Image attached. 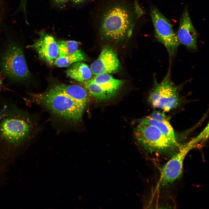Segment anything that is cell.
I'll use <instances>...</instances> for the list:
<instances>
[{
	"label": "cell",
	"instance_id": "obj_14",
	"mask_svg": "<svg viewBox=\"0 0 209 209\" xmlns=\"http://www.w3.org/2000/svg\"><path fill=\"white\" fill-rule=\"evenodd\" d=\"M65 94L77 103L86 108L89 101L88 93L85 89L78 84H60L53 87Z\"/></svg>",
	"mask_w": 209,
	"mask_h": 209
},
{
	"label": "cell",
	"instance_id": "obj_15",
	"mask_svg": "<svg viewBox=\"0 0 209 209\" xmlns=\"http://www.w3.org/2000/svg\"><path fill=\"white\" fill-rule=\"evenodd\" d=\"M67 75L75 80L82 83L91 78L92 72L88 65L83 61L76 62L66 71Z\"/></svg>",
	"mask_w": 209,
	"mask_h": 209
},
{
	"label": "cell",
	"instance_id": "obj_17",
	"mask_svg": "<svg viewBox=\"0 0 209 209\" xmlns=\"http://www.w3.org/2000/svg\"><path fill=\"white\" fill-rule=\"evenodd\" d=\"M57 43L58 56L71 55L75 53L78 49L79 43L75 41L59 40Z\"/></svg>",
	"mask_w": 209,
	"mask_h": 209
},
{
	"label": "cell",
	"instance_id": "obj_12",
	"mask_svg": "<svg viewBox=\"0 0 209 209\" xmlns=\"http://www.w3.org/2000/svg\"><path fill=\"white\" fill-rule=\"evenodd\" d=\"M197 33L190 19L187 7H185L181 16L177 35L179 43L190 49L197 48Z\"/></svg>",
	"mask_w": 209,
	"mask_h": 209
},
{
	"label": "cell",
	"instance_id": "obj_21",
	"mask_svg": "<svg viewBox=\"0 0 209 209\" xmlns=\"http://www.w3.org/2000/svg\"><path fill=\"white\" fill-rule=\"evenodd\" d=\"M2 84V80L1 77L0 73V88L1 87Z\"/></svg>",
	"mask_w": 209,
	"mask_h": 209
},
{
	"label": "cell",
	"instance_id": "obj_6",
	"mask_svg": "<svg viewBox=\"0 0 209 209\" xmlns=\"http://www.w3.org/2000/svg\"><path fill=\"white\" fill-rule=\"evenodd\" d=\"M170 70L163 81L158 82L154 78V85L148 101L154 107L168 111L179 104L180 98L178 88L171 81Z\"/></svg>",
	"mask_w": 209,
	"mask_h": 209
},
{
	"label": "cell",
	"instance_id": "obj_4",
	"mask_svg": "<svg viewBox=\"0 0 209 209\" xmlns=\"http://www.w3.org/2000/svg\"><path fill=\"white\" fill-rule=\"evenodd\" d=\"M134 133L137 143L148 152H169L179 145L167 138L153 125L139 123Z\"/></svg>",
	"mask_w": 209,
	"mask_h": 209
},
{
	"label": "cell",
	"instance_id": "obj_11",
	"mask_svg": "<svg viewBox=\"0 0 209 209\" xmlns=\"http://www.w3.org/2000/svg\"><path fill=\"white\" fill-rule=\"evenodd\" d=\"M120 67V62L116 53L107 46L103 48L98 58L91 66L92 73L95 76L115 73Z\"/></svg>",
	"mask_w": 209,
	"mask_h": 209
},
{
	"label": "cell",
	"instance_id": "obj_1",
	"mask_svg": "<svg viewBox=\"0 0 209 209\" xmlns=\"http://www.w3.org/2000/svg\"><path fill=\"white\" fill-rule=\"evenodd\" d=\"M96 26L103 39L118 42L132 36L144 14L138 0H98Z\"/></svg>",
	"mask_w": 209,
	"mask_h": 209
},
{
	"label": "cell",
	"instance_id": "obj_13",
	"mask_svg": "<svg viewBox=\"0 0 209 209\" xmlns=\"http://www.w3.org/2000/svg\"><path fill=\"white\" fill-rule=\"evenodd\" d=\"M169 119L164 113L158 111H154L149 116L141 119L139 123L156 127L167 138L175 143L179 144Z\"/></svg>",
	"mask_w": 209,
	"mask_h": 209
},
{
	"label": "cell",
	"instance_id": "obj_3",
	"mask_svg": "<svg viewBox=\"0 0 209 209\" xmlns=\"http://www.w3.org/2000/svg\"><path fill=\"white\" fill-rule=\"evenodd\" d=\"M0 116V138L12 144L23 142L30 137L33 125L28 116L19 111H8Z\"/></svg>",
	"mask_w": 209,
	"mask_h": 209
},
{
	"label": "cell",
	"instance_id": "obj_20",
	"mask_svg": "<svg viewBox=\"0 0 209 209\" xmlns=\"http://www.w3.org/2000/svg\"><path fill=\"white\" fill-rule=\"evenodd\" d=\"M73 2L75 3L80 4L84 2L86 0H72Z\"/></svg>",
	"mask_w": 209,
	"mask_h": 209
},
{
	"label": "cell",
	"instance_id": "obj_2",
	"mask_svg": "<svg viewBox=\"0 0 209 209\" xmlns=\"http://www.w3.org/2000/svg\"><path fill=\"white\" fill-rule=\"evenodd\" d=\"M30 100L44 107L65 120L77 122L85 109L65 94L53 87L44 93L30 94Z\"/></svg>",
	"mask_w": 209,
	"mask_h": 209
},
{
	"label": "cell",
	"instance_id": "obj_8",
	"mask_svg": "<svg viewBox=\"0 0 209 209\" xmlns=\"http://www.w3.org/2000/svg\"><path fill=\"white\" fill-rule=\"evenodd\" d=\"M150 15L156 37L166 48L170 57H173L180 43L177 35L168 20L156 8L151 7Z\"/></svg>",
	"mask_w": 209,
	"mask_h": 209
},
{
	"label": "cell",
	"instance_id": "obj_7",
	"mask_svg": "<svg viewBox=\"0 0 209 209\" xmlns=\"http://www.w3.org/2000/svg\"><path fill=\"white\" fill-rule=\"evenodd\" d=\"M80 83L96 100L101 101L109 100L115 96L124 81L115 78L110 74H102Z\"/></svg>",
	"mask_w": 209,
	"mask_h": 209
},
{
	"label": "cell",
	"instance_id": "obj_16",
	"mask_svg": "<svg viewBox=\"0 0 209 209\" xmlns=\"http://www.w3.org/2000/svg\"><path fill=\"white\" fill-rule=\"evenodd\" d=\"M86 60L85 54L80 49H78L75 53L71 55L58 56L55 60L53 64L59 67H66L78 62Z\"/></svg>",
	"mask_w": 209,
	"mask_h": 209
},
{
	"label": "cell",
	"instance_id": "obj_5",
	"mask_svg": "<svg viewBox=\"0 0 209 209\" xmlns=\"http://www.w3.org/2000/svg\"><path fill=\"white\" fill-rule=\"evenodd\" d=\"M2 73L15 82L26 81L30 75L22 49L18 44L9 45L2 54L0 62Z\"/></svg>",
	"mask_w": 209,
	"mask_h": 209
},
{
	"label": "cell",
	"instance_id": "obj_9",
	"mask_svg": "<svg viewBox=\"0 0 209 209\" xmlns=\"http://www.w3.org/2000/svg\"><path fill=\"white\" fill-rule=\"evenodd\" d=\"M197 139L193 140L181 147L165 164L161 170L159 185H164L171 183L180 176L185 158L189 151L198 142Z\"/></svg>",
	"mask_w": 209,
	"mask_h": 209
},
{
	"label": "cell",
	"instance_id": "obj_19",
	"mask_svg": "<svg viewBox=\"0 0 209 209\" xmlns=\"http://www.w3.org/2000/svg\"><path fill=\"white\" fill-rule=\"evenodd\" d=\"M22 7L24 9V14H26V8L27 0H22Z\"/></svg>",
	"mask_w": 209,
	"mask_h": 209
},
{
	"label": "cell",
	"instance_id": "obj_18",
	"mask_svg": "<svg viewBox=\"0 0 209 209\" xmlns=\"http://www.w3.org/2000/svg\"><path fill=\"white\" fill-rule=\"evenodd\" d=\"M56 4L58 5L63 4L70 0H53Z\"/></svg>",
	"mask_w": 209,
	"mask_h": 209
},
{
	"label": "cell",
	"instance_id": "obj_10",
	"mask_svg": "<svg viewBox=\"0 0 209 209\" xmlns=\"http://www.w3.org/2000/svg\"><path fill=\"white\" fill-rule=\"evenodd\" d=\"M40 37L32 44L27 46L37 52L39 59L50 65L58 56V49L57 42L52 35L42 31L39 33Z\"/></svg>",
	"mask_w": 209,
	"mask_h": 209
}]
</instances>
